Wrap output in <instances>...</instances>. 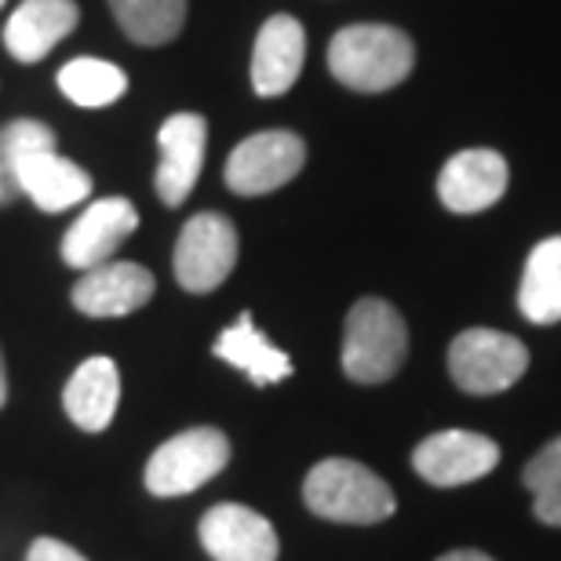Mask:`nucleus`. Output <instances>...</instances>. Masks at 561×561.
Here are the masks:
<instances>
[{"label":"nucleus","mask_w":561,"mask_h":561,"mask_svg":"<svg viewBox=\"0 0 561 561\" xmlns=\"http://www.w3.org/2000/svg\"><path fill=\"white\" fill-rule=\"evenodd\" d=\"M15 179H19V194L30 197L48 216L81 205L92 194V175L77 161H70V157H62L55 146L22 153L15 164Z\"/></svg>","instance_id":"nucleus-14"},{"label":"nucleus","mask_w":561,"mask_h":561,"mask_svg":"<svg viewBox=\"0 0 561 561\" xmlns=\"http://www.w3.org/2000/svg\"><path fill=\"white\" fill-rule=\"evenodd\" d=\"M205 146H208V125L201 114H175L157 131L161 161H157L153 186H157V197H161L168 208H179L194 194L201 168H205Z\"/></svg>","instance_id":"nucleus-10"},{"label":"nucleus","mask_w":561,"mask_h":561,"mask_svg":"<svg viewBox=\"0 0 561 561\" xmlns=\"http://www.w3.org/2000/svg\"><path fill=\"white\" fill-rule=\"evenodd\" d=\"M117 405H121V368L114 357L95 354L77 365V373L62 390L66 416L81 426V431L99 434L114 423Z\"/></svg>","instance_id":"nucleus-17"},{"label":"nucleus","mask_w":561,"mask_h":561,"mask_svg":"<svg viewBox=\"0 0 561 561\" xmlns=\"http://www.w3.org/2000/svg\"><path fill=\"white\" fill-rule=\"evenodd\" d=\"M201 547L216 561H277V533L260 511L219 503L201 518Z\"/></svg>","instance_id":"nucleus-12"},{"label":"nucleus","mask_w":561,"mask_h":561,"mask_svg":"<svg viewBox=\"0 0 561 561\" xmlns=\"http://www.w3.org/2000/svg\"><path fill=\"white\" fill-rule=\"evenodd\" d=\"M518 310L533 324L561 321V238H547L529 252L518 288Z\"/></svg>","instance_id":"nucleus-19"},{"label":"nucleus","mask_w":561,"mask_h":561,"mask_svg":"<svg viewBox=\"0 0 561 561\" xmlns=\"http://www.w3.org/2000/svg\"><path fill=\"white\" fill-rule=\"evenodd\" d=\"M55 81H59V92L70 99L73 106H84V110L114 106L117 99H125L128 92V73L106 59H92V55L70 59Z\"/></svg>","instance_id":"nucleus-20"},{"label":"nucleus","mask_w":561,"mask_h":561,"mask_svg":"<svg viewBox=\"0 0 561 561\" xmlns=\"http://www.w3.org/2000/svg\"><path fill=\"white\" fill-rule=\"evenodd\" d=\"M416 66V48L401 30L379 22H357L332 37L329 70L343 88L354 92H390Z\"/></svg>","instance_id":"nucleus-1"},{"label":"nucleus","mask_w":561,"mask_h":561,"mask_svg":"<svg viewBox=\"0 0 561 561\" xmlns=\"http://www.w3.org/2000/svg\"><path fill=\"white\" fill-rule=\"evenodd\" d=\"M302 500L318 518L340 525L387 522L398 507L387 481L354 459H321L302 481Z\"/></svg>","instance_id":"nucleus-2"},{"label":"nucleus","mask_w":561,"mask_h":561,"mask_svg":"<svg viewBox=\"0 0 561 561\" xmlns=\"http://www.w3.org/2000/svg\"><path fill=\"white\" fill-rule=\"evenodd\" d=\"M437 561H492V558L481 554V551H448V554H442Z\"/></svg>","instance_id":"nucleus-25"},{"label":"nucleus","mask_w":561,"mask_h":561,"mask_svg":"<svg viewBox=\"0 0 561 561\" xmlns=\"http://www.w3.org/2000/svg\"><path fill=\"white\" fill-rule=\"evenodd\" d=\"M157 280L139 263L110 260L103 266L84 271L73 285L70 299L84 318H128L153 299Z\"/></svg>","instance_id":"nucleus-11"},{"label":"nucleus","mask_w":561,"mask_h":561,"mask_svg":"<svg viewBox=\"0 0 561 561\" xmlns=\"http://www.w3.org/2000/svg\"><path fill=\"white\" fill-rule=\"evenodd\" d=\"M26 561H88V558L81 551H73L70 543L51 540V536H41V540H33Z\"/></svg>","instance_id":"nucleus-24"},{"label":"nucleus","mask_w":561,"mask_h":561,"mask_svg":"<svg viewBox=\"0 0 561 561\" xmlns=\"http://www.w3.org/2000/svg\"><path fill=\"white\" fill-rule=\"evenodd\" d=\"M230 463V442L216 426H194L157 448L146 463V489L161 500L186 496L201 485H208L222 467Z\"/></svg>","instance_id":"nucleus-4"},{"label":"nucleus","mask_w":561,"mask_h":561,"mask_svg":"<svg viewBox=\"0 0 561 561\" xmlns=\"http://www.w3.org/2000/svg\"><path fill=\"white\" fill-rule=\"evenodd\" d=\"M8 401V368H4V354H0V409Z\"/></svg>","instance_id":"nucleus-26"},{"label":"nucleus","mask_w":561,"mask_h":561,"mask_svg":"<svg viewBox=\"0 0 561 561\" xmlns=\"http://www.w3.org/2000/svg\"><path fill=\"white\" fill-rule=\"evenodd\" d=\"M409 354V332L387 299H357L343 324V373L354 383H387Z\"/></svg>","instance_id":"nucleus-3"},{"label":"nucleus","mask_w":561,"mask_h":561,"mask_svg":"<svg viewBox=\"0 0 561 561\" xmlns=\"http://www.w3.org/2000/svg\"><path fill=\"white\" fill-rule=\"evenodd\" d=\"M525 485L536 496V518L561 529V437L547 442L529 463H525Z\"/></svg>","instance_id":"nucleus-23"},{"label":"nucleus","mask_w":561,"mask_h":561,"mask_svg":"<svg viewBox=\"0 0 561 561\" xmlns=\"http://www.w3.org/2000/svg\"><path fill=\"white\" fill-rule=\"evenodd\" d=\"M216 357H219V362L233 365V368H241V373L249 376L255 387H271V383H280V379L291 376L288 354L266 340L260 329H255L249 310H244L241 318L230 324V329L219 332Z\"/></svg>","instance_id":"nucleus-18"},{"label":"nucleus","mask_w":561,"mask_h":561,"mask_svg":"<svg viewBox=\"0 0 561 561\" xmlns=\"http://www.w3.org/2000/svg\"><path fill=\"white\" fill-rule=\"evenodd\" d=\"M110 11L125 37L142 48L175 41L186 22V0H110Z\"/></svg>","instance_id":"nucleus-21"},{"label":"nucleus","mask_w":561,"mask_h":561,"mask_svg":"<svg viewBox=\"0 0 561 561\" xmlns=\"http://www.w3.org/2000/svg\"><path fill=\"white\" fill-rule=\"evenodd\" d=\"M302 59H307V33H302L299 19H291V15L266 19L252 48L255 95H263V99L285 95L288 88L299 81Z\"/></svg>","instance_id":"nucleus-16"},{"label":"nucleus","mask_w":561,"mask_h":561,"mask_svg":"<svg viewBox=\"0 0 561 561\" xmlns=\"http://www.w3.org/2000/svg\"><path fill=\"white\" fill-rule=\"evenodd\" d=\"M81 22L77 0H22L4 26V48L15 62H41Z\"/></svg>","instance_id":"nucleus-15"},{"label":"nucleus","mask_w":561,"mask_h":561,"mask_svg":"<svg viewBox=\"0 0 561 561\" xmlns=\"http://www.w3.org/2000/svg\"><path fill=\"white\" fill-rule=\"evenodd\" d=\"M139 227V211L128 197H99L92 201L81 216L73 219V227L62 238V263L73 271H92L117 255Z\"/></svg>","instance_id":"nucleus-8"},{"label":"nucleus","mask_w":561,"mask_h":561,"mask_svg":"<svg viewBox=\"0 0 561 561\" xmlns=\"http://www.w3.org/2000/svg\"><path fill=\"white\" fill-rule=\"evenodd\" d=\"M238 227L219 211H201L183 227L175 244V280L194 296L216 291L238 266Z\"/></svg>","instance_id":"nucleus-6"},{"label":"nucleus","mask_w":561,"mask_h":561,"mask_svg":"<svg viewBox=\"0 0 561 561\" xmlns=\"http://www.w3.org/2000/svg\"><path fill=\"white\" fill-rule=\"evenodd\" d=\"M507 161L496 150H463L437 175V197L456 216H474L507 194Z\"/></svg>","instance_id":"nucleus-13"},{"label":"nucleus","mask_w":561,"mask_h":561,"mask_svg":"<svg viewBox=\"0 0 561 561\" xmlns=\"http://www.w3.org/2000/svg\"><path fill=\"white\" fill-rule=\"evenodd\" d=\"M307 164V142L296 131H260L227 157V186L241 197H263L288 186Z\"/></svg>","instance_id":"nucleus-7"},{"label":"nucleus","mask_w":561,"mask_h":561,"mask_svg":"<svg viewBox=\"0 0 561 561\" xmlns=\"http://www.w3.org/2000/svg\"><path fill=\"white\" fill-rule=\"evenodd\" d=\"M500 463V445L474 431H442L423 437L412 453V467L423 481L437 489H456L467 481L485 478Z\"/></svg>","instance_id":"nucleus-9"},{"label":"nucleus","mask_w":561,"mask_h":561,"mask_svg":"<svg viewBox=\"0 0 561 561\" xmlns=\"http://www.w3.org/2000/svg\"><path fill=\"white\" fill-rule=\"evenodd\" d=\"M0 8H4V0H0Z\"/></svg>","instance_id":"nucleus-27"},{"label":"nucleus","mask_w":561,"mask_h":561,"mask_svg":"<svg viewBox=\"0 0 561 561\" xmlns=\"http://www.w3.org/2000/svg\"><path fill=\"white\" fill-rule=\"evenodd\" d=\"M529 368L522 340L492 329H470L448 346V373L467 394H500L514 387Z\"/></svg>","instance_id":"nucleus-5"},{"label":"nucleus","mask_w":561,"mask_h":561,"mask_svg":"<svg viewBox=\"0 0 561 561\" xmlns=\"http://www.w3.org/2000/svg\"><path fill=\"white\" fill-rule=\"evenodd\" d=\"M48 146H55V131L33 117L11 121V125L0 128V208H8L11 201L22 197L15 179L19 157L30 150H48Z\"/></svg>","instance_id":"nucleus-22"}]
</instances>
